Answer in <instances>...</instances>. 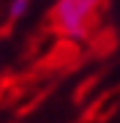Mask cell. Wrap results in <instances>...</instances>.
Instances as JSON below:
<instances>
[{
  "label": "cell",
  "mask_w": 120,
  "mask_h": 123,
  "mask_svg": "<svg viewBox=\"0 0 120 123\" xmlns=\"http://www.w3.org/2000/svg\"><path fill=\"white\" fill-rule=\"evenodd\" d=\"M98 6L101 0H60L55 11L49 14L52 27L66 36H87V27L98 19Z\"/></svg>",
  "instance_id": "1"
},
{
  "label": "cell",
  "mask_w": 120,
  "mask_h": 123,
  "mask_svg": "<svg viewBox=\"0 0 120 123\" xmlns=\"http://www.w3.org/2000/svg\"><path fill=\"white\" fill-rule=\"evenodd\" d=\"M76 57H79L76 44H71V41H60V44L52 49V55L44 60V66H49V68H66L71 60H76Z\"/></svg>",
  "instance_id": "2"
},
{
  "label": "cell",
  "mask_w": 120,
  "mask_h": 123,
  "mask_svg": "<svg viewBox=\"0 0 120 123\" xmlns=\"http://www.w3.org/2000/svg\"><path fill=\"white\" fill-rule=\"evenodd\" d=\"M25 11H27V0H14V6H11V19L22 17Z\"/></svg>",
  "instance_id": "3"
}]
</instances>
